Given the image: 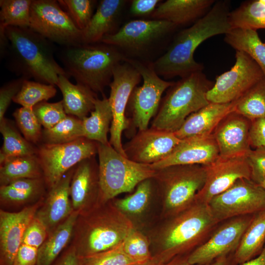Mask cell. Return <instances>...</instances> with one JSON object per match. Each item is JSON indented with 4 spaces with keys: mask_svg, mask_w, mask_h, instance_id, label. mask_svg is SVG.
<instances>
[{
    "mask_svg": "<svg viewBox=\"0 0 265 265\" xmlns=\"http://www.w3.org/2000/svg\"><path fill=\"white\" fill-rule=\"evenodd\" d=\"M230 12L229 1H215L204 17L176 34L167 51L152 62L157 74L169 79L203 71V64L194 58L195 51L207 39L225 34L231 29Z\"/></svg>",
    "mask_w": 265,
    "mask_h": 265,
    "instance_id": "1",
    "label": "cell"
},
{
    "mask_svg": "<svg viewBox=\"0 0 265 265\" xmlns=\"http://www.w3.org/2000/svg\"><path fill=\"white\" fill-rule=\"evenodd\" d=\"M5 33L9 43L8 65L17 75L53 85L59 75L68 78L54 59L53 42L29 27L9 26Z\"/></svg>",
    "mask_w": 265,
    "mask_h": 265,
    "instance_id": "2",
    "label": "cell"
},
{
    "mask_svg": "<svg viewBox=\"0 0 265 265\" xmlns=\"http://www.w3.org/2000/svg\"><path fill=\"white\" fill-rule=\"evenodd\" d=\"M111 201L79 214L72 245L79 257L99 253L121 243L134 229L132 221Z\"/></svg>",
    "mask_w": 265,
    "mask_h": 265,
    "instance_id": "3",
    "label": "cell"
},
{
    "mask_svg": "<svg viewBox=\"0 0 265 265\" xmlns=\"http://www.w3.org/2000/svg\"><path fill=\"white\" fill-rule=\"evenodd\" d=\"M59 58L68 78L72 77L96 94H103L111 82L115 67L126 56L116 47L100 42L63 46Z\"/></svg>",
    "mask_w": 265,
    "mask_h": 265,
    "instance_id": "4",
    "label": "cell"
},
{
    "mask_svg": "<svg viewBox=\"0 0 265 265\" xmlns=\"http://www.w3.org/2000/svg\"><path fill=\"white\" fill-rule=\"evenodd\" d=\"M172 217L160 236V252L153 256L162 264L196 248L219 223L209 204L195 201Z\"/></svg>",
    "mask_w": 265,
    "mask_h": 265,
    "instance_id": "5",
    "label": "cell"
},
{
    "mask_svg": "<svg viewBox=\"0 0 265 265\" xmlns=\"http://www.w3.org/2000/svg\"><path fill=\"white\" fill-rule=\"evenodd\" d=\"M214 83L203 71L192 73L174 82L161 99L151 127L175 132L188 116L210 103L207 94Z\"/></svg>",
    "mask_w": 265,
    "mask_h": 265,
    "instance_id": "6",
    "label": "cell"
},
{
    "mask_svg": "<svg viewBox=\"0 0 265 265\" xmlns=\"http://www.w3.org/2000/svg\"><path fill=\"white\" fill-rule=\"evenodd\" d=\"M99 204L118 195L132 191L142 181L153 178L156 170L150 164L139 163L124 157L110 144L98 143Z\"/></svg>",
    "mask_w": 265,
    "mask_h": 265,
    "instance_id": "7",
    "label": "cell"
},
{
    "mask_svg": "<svg viewBox=\"0 0 265 265\" xmlns=\"http://www.w3.org/2000/svg\"><path fill=\"white\" fill-rule=\"evenodd\" d=\"M206 177L205 167L200 164L157 169L153 179L162 198L165 215L172 217L190 206L203 186Z\"/></svg>",
    "mask_w": 265,
    "mask_h": 265,
    "instance_id": "8",
    "label": "cell"
},
{
    "mask_svg": "<svg viewBox=\"0 0 265 265\" xmlns=\"http://www.w3.org/2000/svg\"><path fill=\"white\" fill-rule=\"evenodd\" d=\"M124 61L138 71L143 80L142 85L136 86L132 91L126 109V116L129 115L130 121V126L126 132L129 131V135L132 137L136 133V130L138 131L148 128L152 118L158 112L163 93L174 81L160 78L155 72L152 63L127 57Z\"/></svg>",
    "mask_w": 265,
    "mask_h": 265,
    "instance_id": "9",
    "label": "cell"
},
{
    "mask_svg": "<svg viewBox=\"0 0 265 265\" xmlns=\"http://www.w3.org/2000/svg\"><path fill=\"white\" fill-rule=\"evenodd\" d=\"M98 142L82 137L62 144L43 143L36 156L47 187L54 186L70 169L82 160L97 155Z\"/></svg>",
    "mask_w": 265,
    "mask_h": 265,
    "instance_id": "10",
    "label": "cell"
},
{
    "mask_svg": "<svg viewBox=\"0 0 265 265\" xmlns=\"http://www.w3.org/2000/svg\"><path fill=\"white\" fill-rule=\"evenodd\" d=\"M29 27L63 47L82 44V31L57 0H32Z\"/></svg>",
    "mask_w": 265,
    "mask_h": 265,
    "instance_id": "11",
    "label": "cell"
},
{
    "mask_svg": "<svg viewBox=\"0 0 265 265\" xmlns=\"http://www.w3.org/2000/svg\"><path fill=\"white\" fill-rule=\"evenodd\" d=\"M208 204L219 223L238 216L254 214L265 211V189L250 179H240L214 197Z\"/></svg>",
    "mask_w": 265,
    "mask_h": 265,
    "instance_id": "12",
    "label": "cell"
},
{
    "mask_svg": "<svg viewBox=\"0 0 265 265\" xmlns=\"http://www.w3.org/2000/svg\"><path fill=\"white\" fill-rule=\"evenodd\" d=\"M141 79L138 71L124 61L115 67L112 80L109 85L110 91L108 100L112 114L109 142L115 150L125 157L122 135L130 126L129 119L126 116V109L130 95Z\"/></svg>",
    "mask_w": 265,
    "mask_h": 265,
    "instance_id": "13",
    "label": "cell"
},
{
    "mask_svg": "<svg viewBox=\"0 0 265 265\" xmlns=\"http://www.w3.org/2000/svg\"><path fill=\"white\" fill-rule=\"evenodd\" d=\"M235 57L233 66L216 78L207 93L210 103L235 102L265 77L260 67L245 53L236 51Z\"/></svg>",
    "mask_w": 265,
    "mask_h": 265,
    "instance_id": "14",
    "label": "cell"
},
{
    "mask_svg": "<svg viewBox=\"0 0 265 265\" xmlns=\"http://www.w3.org/2000/svg\"><path fill=\"white\" fill-rule=\"evenodd\" d=\"M254 214L227 220L215 229L206 240L187 255L188 263L190 265L209 264L235 253Z\"/></svg>",
    "mask_w": 265,
    "mask_h": 265,
    "instance_id": "15",
    "label": "cell"
},
{
    "mask_svg": "<svg viewBox=\"0 0 265 265\" xmlns=\"http://www.w3.org/2000/svg\"><path fill=\"white\" fill-rule=\"evenodd\" d=\"M177 27L164 20H132L115 33L104 36L101 42L114 46L131 54H139L172 33Z\"/></svg>",
    "mask_w": 265,
    "mask_h": 265,
    "instance_id": "16",
    "label": "cell"
},
{
    "mask_svg": "<svg viewBox=\"0 0 265 265\" xmlns=\"http://www.w3.org/2000/svg\"><path fill=\"white\" fill-rule=\"evenodd\" d=\"M206 177L205 184L198 191L195 201L209 204L215 196L223 192L237 180H251V171L246 156H219L213 162L204 165Z\"/></svg>",
    "mask_w": 265,
    "mask_h": 265,
    "instance_id": "17",
    "label": "cell"
},
{
    "mask_svg": "<svg viewBox=\"0 0 265 265\" xmlns=\"http://www.w3.org/2000/svg\"><path fill=\"white\" fill-rule=\"evenodd\" d=\"M181 140L174 132L151 127L137 131L123 149L128 159L151 165L167 157Z\"/></svg>",
    "mask_w": 265,
    "mask_h": 265,
    "instance_id": "18",
    "label": "cell"
},
{
    "mask_svg": "<svg viewBox=\"0 0 265 265\" xmlns=\"http://www.w3.org/2000/svg\"><path fill=\"white\" fill-rule=\"evenodd\" d=\"M44 199L18 212L0 211V265H12L25 231Z\"/></svg>",
    "mask_w": 265,
    "mask_h": 265,
    "instance_id": "19",
    "label": "cell"
},
{
    "mask_svg": "<svg viewBox=\"0 0 265 265\" xmlns=\"http://www.w3.org/2000/svg\"><path fill=\"white\" fill-rule=\"evenodd\" d=\"M219 156L218 147L212 134L197 135L181 140L165 159L151 164L155 170L175 165H208Z\"/></svg>",
    "mask_w": 265,
    "mask_h": 265,
    "instance_id": "20",
    "label": "cell"
},
{
    "mask_svg": "<svg viewBox=\"0 0 265 265\" xmlns=\"http://www.w3.org/2000/svg\"><path fill=\"white\" fill-rule=\"evenodd\" d=\"M70 194L73 211L79 214L99 204V164L95 156L82 160L75 166Z\"/></svg>",
    "mask_w": 265,
    "mask_h": 265,
    "instance_id": "21",
    "label": "cell"
},
{
    "mask_svg": "<svg viewBox=\"0 0 265 265\" xmlns=\"http://www.w3.org/2000/svg\"><path fill=\"white\" fill-rule=\"evenodd\" d=\"M252 121L234 110L228 113L212 132L219 156H246L252 149L249 133Z\"/></svg>",
    "mask_w": 265,
    "mask_h": 265,
    "instance_id": "22",
    "label": "cell"
},
{
    "mask_svg": "<svg viewBox=\"0 0 265 265\" xmlns=\"http://www.w3.org/2000/svg\"><path fill=\"white\" fill-rule=\"evenodd\" d=\"M75 167L68 171L49 192L35 216L45 225L49 235L73 212L70 187ZM48 235V236H49Z\"/></svg>",
    "mask_w": 265,
    "mask_h": 265,
    "instance_id": "23",
    "label": "cell"
},
{
    "mask_svg": "<svg viewBox=\"0 0 265 265\" xmlns=\"http://www.w3.org/2000/svg\"><path fill=\"white\" fill-rule=\"evenodd\" d=\"M236 101L224 104L210 103L192 113L175 132L180 139L212 133L220 122L234 110Z\"/></svg>",
    "mask_w": 265,
    "mask_h": 265,
    "instance_id": "24",
    "label": "cell"
},
{
    "mask_svg": "<svg viewBox=\"0 0 265 265\" xmlns=\"http://www.w3.org/2000/svg\"><path fill=\"white\" fill-rule=\"evenodd\" d=\"M214 0H167L151 14L153 20H164L177 26L194 23L211 9Z\"/></svg>",
    "mask_w": 265,
    "mask_h": 265,
    "instance_id": "25",
    "label": "cell"
},
{
    "mask_svg": "<svg viewBox=\"0 0 265 265\" xmlns=\"http://www.w3.org/2000/svg\"><path fill=\"white\" fill-rule=\"evenodd\" d=\"M126 1L101 0L88 26L82 31V44L100 43L104 36L115 33L114 29Z\"/></svg>",
    "mask_w": 265,
    "mask_h": 265,
    "instance_id": "26",
    "label": "cell"
},
{
    "mask_svg": "<svg viewBox=\"0 0 265 265\" xmlns=\"http://www.w3.org/2000/svg\"><path fill=\"white\" fill-rule=\"evenodd\" d=\"M56 85L62 94L63 106L67 115L82 120L94 109L97 94L87 87L80 83L73 84L62 75L59 76Z\"/></svg>",
    "mask_w": 265,
    "mask_h": 265,
    "instance_id": "27",
    "label": "cell"
},
{
    "mask_svg": "<svg viewBox=\"0 0 265 265\" xmlns=\"http://www.w3.org/2000/svg\"><path fill=\"white\" fill-rule=\"evenodd\" d=\"M73 211L70 215L51 233L38 248L36 265H52L68 245L73 237L79 216Z\"/></svg>",
    "mask_w": 265,
    "mask_h": 265,
    "instance_id": "28",
    "label": "cell"
},
{
    "mask_svg": "<svg viewBox=\"0 0 265 265\" xmlns=\"http://www.w3.org/2000/svg\"><path fill=\"white\" fill-rule=\"evenodd\" d=\"M265 245V211L254 214L233 254L234 263L240 264L257 256Z\"/></svg>",
    "mask_w": 265,
    "mask_h": 265,
    "instance_id": "29",
    "label": "cell"
},
{
    "mask_svg": "<svg viewBox=\"0 0 265 265\" xmlns=\"http://www.w3.org/2000/svg\"><path fill=\"white\" fill-rule=\"evenodd\" d=\"M97 99L94 109L82 121L84 137L103 144H109L107 134L110 132L112 114L108 98L103 94Z\"/></svg>",
    "mask_w": 265,
    "mask_h": 265,
    "instance_id": "30",
    "label": "cell"
},
{
    "mask_svg": "<svg viewBox=\"0 0 265 265\" xmlns=\"http://www.w3.org/2000/svg\"><path fill=\"white\" fill-rule=\"evenodd\" d=\"M224 41L236 51L249 55L260 67L265 75V42L260 39L257 30L231 28L225 34Z\"/></svg>",
    "mask_w": 265,
    "mask_h": 265,
    "instance_id": "31",
    "label": "cell"
},
{
    "mask_svg": "<svg viewBox=\"0 0 265 265\" xmlns=\"http://www.w3.org/2000/svg\"><path fill=\"white\" fill-rule=\"evenodd\" d=\"M47 187L43 178L23 179L0 187L1 203L19 205L41 198Z\"/></svg>",
    "mask_w": 265,
    "mask_h": 265,
    "instance_id": "32",
    "label": "cell"
},
{
    "mask_svg": "<svg viewBox=\"0 0 265 265\" xmlns=\"http://www.w3.org/2000/svg\"><path fill=\"white\" fill-rule=\"evenodd\" d=\"M43 178L36 155L8 158L0 163V185H7L23 179Z\"/></svg>",
    "mask_w": 265,
    "mask_h": 265,
    "instance_id": "33",
    "label": "cell"
},
{
    "mask_svg": "<svg viewBox=\"0 0 265 265\" xmlns=\"http://www.w3.org/2000/svg\"><path fill=\"white\" fill-rule=\"evenodd\" d=\"M231 28L265 29V0H249L230 12Z\"/></svg>",
    "mask_w": 265,
    "mask_h": 265,
    "instance_id": "34",
    "label": "cell"
},
{
    "mask_svg": "<svg viewBox=\"0 0 265 265\" xmlns=\"http://www.w3.org/2000/svg\"><path fill=\"white\" fill-rule=\"evenodd\" d=\"M0 132L3 138L0 152V163L8 158L36 154L37 148L23 137L5 117L0 122Z\"/></svg>",
    "mask_w": 265,
    "mask_h": 265,
    "instance_id": "35",
    "label": "cell"
},
{
    "mask_svg": "<svg viewBox=\"0 0 265 265\" xmlns=\"http://www.w3.org/2000/svg\"><path fill=\"white\" fill-rule=\"evenodd\" d=\"M234 111L251 121L265 118V77L236 101Z\"/></svg>",
    "mask_w": 265,
    "mask_h": 265,
    "instance_id": "36",
    "label": "cell"
},
{
    "mask_svg": "<svg viewBox=\"0 0 265 265\" xmlns=\"http://www.w3.org/2000/svg\"><path fill=\"white\" fill-rule=\"evenodd\" d=\"M84 137L82 121L77 117L67 116L49 129H44L42 139L45 143L62 144Z\"/></svg>",
    "mask_w": 265,
    "mask_h": 265,
    "instance_id": "37",
    "label": "cell"
},
{
    "mask_svg": "<svg viewBox=\"0 0 265 265\" xmlns=\"http://www.w3.org/2000/svg\"><path fill=\"white\" fill-rule=\"evenodd\" d=\"M32 0H0V28L29 27Z\"/></svg>",
    "mask_w": 265,
    "mask_h": 265,
    "instance_id": "38",
    "label": "cell"
},
{
    "mask_svg": "<svg viewBox=\"0 0 265 265\" xmlns=\"http://www.w3.org/2000/svg\"><path fill=\"white\" fill-rule=\"evenodd\" d=\"M154 183L153 178L142 181L138 185L132 194L124 198L114 201L113 204L124 213H141L149 203L153 194Z\"/></svg>",
    "mask_w": 265,
    "mask_h": 265,
    "instance_id": "39",
    "label": "cell"
},
{
    "mask_svg": "<svg viewBox=\"0 0 265 265\" xmlns=\"http://www.w3.org/2000/svg\"><path fill=\"white\" fill-rule=\"evenodd\" d=\"M56 93L54 85L26 79L13 101L23 107L32 108L37 104L53 97Z\"/></svg>",
    "mask_w": 265,
    "mask_h": 265,
    "instance_id": "40",
    "label": "cell"
},
{
    "mask_svg": "<svg viewBox=\"0 0 265 265\" xmlns=\"http://www.w3.org/2000/svg\"><path fill=\"white\" fill-rule=\"evenodd\" d=\"M57 1L79 29L82 31L87 27L93 15L96 0H58Z\"/></svg>",
    "mask_w": 265,
    "mask_h": 265,
    "instance_id": "41",
    "label": "cell"
},
{
    "mask_svg": "<svg viewBox=\"0 0 265 265\" xmlns=\"http://www.w3.org/2000/svg\"><path fill=\"white\" fill-rule=\"evenodd\" d=\"M13 115L26 140L32 144H36L42 139L41 125L32 108L22 106L17 109Z\"/></svg>",
    "mask_w": 265,
    "mask_h": 265,
    "instance_id": "42",
    "label": "cell"
},
{
    "mask_svg": "<svg viewBox=\"0 0 265 265\" xmlns=\"http://www.w3.org/2000/svg\"><path fill=\"white\" fill-rule=\"evenodd\" d=\"M80 265H139L124 252L122 242L109 250L79 257Z\"/></svg>",
    "mask_w": 265,
    "mask_h": 265,
    "instance_id": "43",
    "label": "cell"
},
{
    "mask_svg": "<svg viewBox=\"0 0 265 265\" xmlns=\"http://www.w3.org/2000/svg\"><path fill=\"white\" fill-rule=\"evenodd\" d=\"M122 246L126 254L139 265L153 257L150 252L148 238L134 228L122 242Z\"/></svg>",
    "mask_w": 265,
    "mask_h": 265,
    "instance_id": "44",
    "label": "cell"
},
{
    "mask_svg": "<svg viewBox=\"0 0 265 265\" xmlns=\"http://www.w3.org/2000/svg\"><path fill=\"white\" fill-rule=\"evenodd\" d=\"M33 112L44 129H49L65 118L62 100L56 103L40 102L32 107Z\"/></svg>",
    "mask_w": 265,
    "mask_h": 265,
    "instance_id": "45",
    "label": "cell"
},
{
    "mask_svg": "<svg viewBox=\"0 0 265 265\" xmlns=\"http://www.w3.org/2000/svg\"><path fill=\"white\" fill-rule=\"evenodd\" d=\"M48 235L45 225L34 216L25 231L22 244L38 249L44 242Z\"/></svg>",
    "mask_w": 265,
    "mask_h": 265,
    "instance_id": "46",
    "label": "cell"
},
{
    "mask_svg": "<svg viewBox=\"0 0 265 265\" xmlns=\"http://www.w3.org/2000/svg\"><path fill=\"white\" fill-rule=\"evenodd\" d=\"M251 171V180L260 185L265 181V147L252 149L246 156Z\"/></svg>",
    "mask_w": 265,
    "mask_h": 265,
    "instance_id": "47",
    "label": "cell"
},
{
    "mask_svg": "<svg viewBox=\"0 0 265 265\" xmlns=\"http://www.w3.org/2000/svg\"><path fill=\"white\" fill-rule=\"evenodd\" d=\"M26 78H20L12 80L0 89V122L4 118V114L14 97L20 91Z\"/></svg>",
    "mask_w": 265,
    "mask_h": 265,
    "instance_id": "48",
    "label": "cell"
},
{
    "mask_svg": "<svg viewBox=\"0 0 265 265\" xmlns=\"http://www.w3.org/2000/svg\"><path fill=\"white\" fill-rule=\"evenodd\" d=\"M249 138L251 148L265 147V118L252 121Z\"/></svg>",
    "mask_w": 265,
    "mask_h": 265,
    "instance_id": "49",
    "label": "cell"
},
{
    "mask_svg": "<svg viewBox=\"0 0 265 265\" xmlns=\"http://www.w3.org/2000/svg\"><path fill=\"white\" fill-rule=\"evenodd\" d=\"M38 249L22 244L13 260L12 265H36Z\"/></svg>",
    "mask_w": 265,
    "mask_h": 265,
    "instance_id": "50",
    "label": "cell"
},
{
    "mask_svg": "<svg viewBox=\"0 0 265 265\" xmlns=\"http://www.w3.org/2000/svg\"><path fill=\"white\" fill-rule=\"evenodd\" d=\"M159 1V0H133L131 2L130 12L136 16L151 14Z\"/></svg>",
    "mask_w": 265,
    "mask_h": 265,
    "instance_id": "51",
    "label": "cell"
},
{
    "mask_svg": "<svg viewBox=\"0 0 265 265\" xmlns=\"http://www.w3.org/2000/svg\"><path fill=\"white\" fill-rule=\"evenodd\" d=\"M233 261V255L221 258L214 262L205 265H190L187 261V256H177L162 265H235Z\"/></svg>",
    "mask_w": 265,
    "mask_h": 265,
    "instance_id": "52",
    "label": "cell"
},
{
    "mask_svg": "<svg viewBox=\"0 0 265 265\" xmlns=\"http://www.w3.org/2000/svg\"><path fill=\"white\" fill-rule=\"evenodd\" d=\"M52 265H80L79 257L74 247L70 245Z\"/></svg>",
    "mask_w": 265,
    "mask_h": 265,
    "instance_id": "53",
    "label": "cell"
},
{
    "mask_svg": "<svg viewBox=\"0 0 265 265\" xmlns=\"http://www.w3.org/2000/svg\"><path fill=\"white\" fill-rule=\"evenodd\" d=\"M239 265H265V245L261 252L257 256Z\"/></svg>",
    "mask_w": 265,
    "mask_h": 265,
    "instance_id": "54",
    "label": "cell"
},
{
    "mask_svg": "<svg viewBox=\"0 0 265 265\" xmlns=\"http://www.w3.org/2000/svg\"><path fill=\"white\" fill-rule=\"evenodd\" d=\"M162 264L157 261L154 257L149 261L140 265H162Z\"/></svg>",
    "mask_w": 265,
    "mask_h": 265,
    "instance_id": "55",
    "label": "cell"
},
{
    "mask_svg": "<svg viewBox=\"0 0 265 265\" xmlns=\"http://www.w3.org/2000/svg\"><path fill=\"white\" fill-rule=\"evenodd\" d=\"M260 185L265 189V181L261 183Z\"/></svg>",
    "mask_w": 265,
    "mask_h": 265,
    "instance_id": "56",
    "label": "cell"
},
{
    "mask_svg": "<svg viewBox=\"0 0 265 265\" xmlns=\"http://www.w3.org/2000/svg\"></svg>",
    "mask_w": 265,
    "mask_h": 265,
    "instance_id": "57",
    "label": "cell"
}]
</instances>
